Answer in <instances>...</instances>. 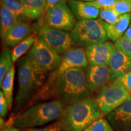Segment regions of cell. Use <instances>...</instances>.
Here are the masks:
<instances>
[{
    "mask_svg": "<svg viewBox=\"0 0 131 131\" xmlns=\"http://www.w3.org/2000/svg\"><path fill=\"white\" fill-rule=\"evenodd\" d=\"M84 68L70 69L56 78L49 77L45 84L35 95L37 99L57 100L67 107L86 98H92Z\"/></svg>",
    "mask_w": 131,
    "mask_h": 131,
    "instance_id": "cell-1",
    "label": "cell"
},
{
    "mask_svg": "<svg viewBox=\"0 0 131 131\" xmlns=\"http://www.w3.org/2000/svg\"><path fill=\"white\" fill-rule=\"evenodd\" d=\"M46 73L38 68L27 55L18 61V89L15 97V112L22 109L43 86Z\"/></svg>",
    "mask_w": 131,
    "mask_h": 131,
    "instance_id": "cell-2",
    "label": "cell"
},
{
    "mask_svg": "<svg viewBox=\"0 0 131 131\" xmlns=\"http://www.w3.org/2000/svg\"><path fill=\"white\" fill-rule=\"evenodd\" d=\"M101 117L96 99L92 97L66 107L60 121L65 131H83Z\"/></svg>",
    "mask_w": 131,
    "mask_h": 131,
    "instance_id": "cell-3",
    "label": "cell"
},
{
    "mask_svg": "<svg viewBox=\"0 0 131 131\" xmlns=\"http://www.w3.org/2000/svg\"><path fill=\"white\" fill-rule=\"evenodd\" d=\"M65 106L58 100L39 103L30 106L17 115L14 125L16 128H34L60 118Z\"/></svg>",
    "mask_w": 131,
    "mask_h": 131,
    "instance_id": "cell-4",
    "label": "cell"
},
{
    "mask_svg": "<svg viewBox=\"0 0 131 131\" xmlns=\"http://www.w3.org/2000/svg\"><path fill=\"white\" fill-rule=\"evenodd\" d=\"M70 34L76 46L86 48L108 39L103 21L100 19L78 20Z\"/></svg>",
    "mask_w": 131,
    "mask_h": 131,
    "instance_id": "cell-5",
    "label": "cell"
},
{
    "mask_svg": "<svg viewBox=\"0 0 131 131\" xmlns=\"http://www.w3.org/2000/svg\"><path fill=\"white\" fill-rule=\"evenodd\" d=\"M95 99L101 115L105 117L123 103L131 100V94L115 80L104 86L98 92Z\"/></svg>",
    "mask_w": 131,
    "mask_h": 131,
    "instance_id": "cell-6",
    "label": "cell"
},
{
    "mask_svg": "<svg viewBox=\"0 0 131 131\" xmlns=\"http://www.w3.org/2000/svg\"><path fill=\"white\" fill-rule=\"evenodd\" d=\"M27 56L38 68L46 73L57 69L62 60L61 55L46 45L38 37L29 50Z\"/></svg>",
    "mask_w": 131,
    "mask_h": 131,
    "instance_id": "cell-7",
    "label": "cell"
},
{
    "mask_svg": "<svg viewBox=\"0 0 131 131\" xmlns=\"http://www.w3.org/2000/svg\"><path fill=\"white\" fill-rule=\"evenodd\" d=\"M41 20L42 23L38 24L66 32H71L77 23L66 0H62L49 10Z\"/></svg>",
    "mask_w": 131,
    "mask_h": 131,
    "instance_id": "cell-8",
    "label": "cell"
},
{
    "mask_svg": "<svg viewBox=\"0 0 131 131\" xmlns=\"http://www.w3.org/2000/svg\"><path fill=\"white\" fill-rule=\"evenodd\" d=\"M36 27V32L39 38L60 55H64L76 46L70 34L68 32L51 28L40 24L37 25Z\"/></svg>",
    "mask_w": 131,
    "mask_h": 131,
    "instance_id": "cell-9",
    "label": "cell"
},
{
    "mask_svg": "<svg viewBox=\"0 0 131 131\" xmlns=\"http://www.w3.org/2000/svg\"><path fill=\"white\" fill-rule=\"evenodd\" d=\"M89 66L86 51L83 47H73L62 56L61 63L57 69L52 71L50 77L56 78L72 68H86Z\"/></svg>",
    "mask_w": 131,
    "mask_h": 131,
    "instance_id": "cell-10",
    "label": "cell"
},
{
    "mask_svg": "<svg viewBox=\"0 0 131 131\" xmlns=\"http://www.w3.org/2000/svg\"><path fill=\"white\" fill-rule=\"evenodd\" d=\"M85 73L88 87L92 92H100L111 81V71L107 65H89Z\"/></svg>",
    "mask_w": 131,
    "mask_h": 131,
    "instance_id": "cell-11",
    "label": "cell"
},
{
    "mask_svg": "<svg viewBox=\"0 0 131 131\" xmlns=\"http://www.w3.org/2000/svg\"><path fill=\"white\" fill-rule=\"evenodd\" d=\"M116 49L112 42L106 41L90 46L85 49L89 65H107Z\"/></svg>",
    "mask_w": 131,
    "mask_h": 131,
    "instance_id": "cell-12",
    "label": "cell"
},
{
    "mask_svg": "<svg viewBox=\"0 0 131 131\" xmlns=\"http://www.w3.org/2000/svg\"><path fill=\"white\" fill-rule=\"evenodd\" d=\"M107 119L117 131H131V100L123 103L109 114Z\"/></svg>",
    "mask_w": 131,
    "mask_h": 131,
    "instance_id": "cell-13",
    "label": "cell"
},
{
    "mask_svg": "<svg viewBox=\"0 0 131 131\" xmlns=\"http://www.w3.org/2000/svg\"><path fill=\"white\" fill-rule=\"evenodd\" d=\"M1 5L10 10L16 15L20 21H32L41 19L45 13L34 9L19 0H0Z\"/></svg>",
    "mask_w": 131,
    "mask_h": 131,
    "instance_id": "cell-14",
    "label": "cell"
},
{
    "mask_svg": "<svg viewBox=\"0 0 131 131\" xmlns=\"http://www.w3.org/2000/svg\"><path fill=\"white\" fill-rule=\"evenodd\" d=\"M111 81L117 80L131 69V58L116 48L108 64Z\"/></svg>",
    "mask_w": 131,
    "mask_h": 131,
    "instance_id": "cell-15",
    "label": "cell"
},
{
    "mask_svg": "<svg viewBox=\"0 0 131 131\" xmlns=\"http://www.w3.org/2000/svg\"><path fill=\"white\" fill-rule=\"evenodd\" d=\"M34 32V27L29 23L19 21L9 30L3 41L8 46L14 47Z\"/></svg>",
    "mask_w": 131,
    "mask_h": 131,
    "instance_id": "cell-16",
    "label": "cell"
},
{
    "mask_svg": "<svg viewBox=\"0 0 131 131\" xmlns=\"http://www.w3.org/2000/svg\"><path fill=\"white\" fill-rule=\"evenodd\" d=\"M68 4L78 20L95 19L99 16L100 9L90 2L69 0Z\"/></svg>",
    "mask_w": 131,
    "mask_h": 131,
    "instance_id": "cell-17",
    "label": "cell"
},
{
    "mask_svg": "<svg viewBox=\"0 0 131 131\" xmlns=\"http://www.w3.org/2000/svg\"><path fill=\"white\" fill-rule=\"evenodd\" d=\"M131 22V14L119 16L116 23L110 24L103 22L107 38L112 41H117L124 35Z\"/></svg>",
    "mask_w": 131,
    "mask_h": 131,
    "instance_id": "cell-18",
    "label": "cell"
},
{
    "mask_svg": "<svg viewBox=\"0 0 131 131\" xmlns=\"http://www.w3.org/2000/svg\"><path fill=\"white\" fill-rule=\"evenodd\" d=\"M18 18L10 10L1 5L0 8V34L3 40L7 35L9 30L17 23Z\"/></svg>",
    "mask_w": 131,
    "mask_h": 131,
    "instance_id": "cell-19",
    "label": "cell"
},
{
    "mask_svg": "<svg viewBox=\"0 0 131 131\" xmlns=\"http://www.w3.org/2000/svg\"><path fill=\"white\" fill-rule=\"evenodd\" d=\"M37 37V33L35 31L30 36L26 38L25 40L14 47L12 50V60L13 63L18 61L21 57L25 54L31 47H32Z\"/></svg>",
    "mask_w": 131,
    "mask_h": 131,
    "instance_id": "cell-20",
    "label": "cell"
},
{
    "mask_svg": "<svg viewBox=\"0 0 131 131\" xmlns=\"http://www.w3.org/2000/svg\"><path fill=\"white\" fill-rule=\"evenodd\" d=\"M15 75V68L13 66L12 68L6 75L1 84V91H3L5 97L7 100L9 104V109H11L13 103V91H14V83Z\"/></svg>",
    "mask_w": 131,
    "mask_h": 131,
    "instance_id": "cell-21",
    "label": "cell"
},
{
    "mask_svg": "<svg viewBox=\"0 0 131 131\" xmlns=\"http://www.w3.org/2000/svg\"><path fill=\"white\" fill-rule=\"evenodd\" d=\"M12 60V51L9 48H5L0 56V85L3 80L13 66Z\"/></svg>",
    "mask_w": 131,
    "mask_h": 131,
    "instance_id": "cell-22",
    "label": "cell"
},
{
    "mask_svg": "<svg viewBox=\"0 0 131 131\" xmlns=\"http://www.w3.org/2000/svg\"><path fill=\"white\" fill-rule=\"evenodd\" d=\"M100 19L107 24H114L118 19L119 15L114 10L110 8L100 9L99 14Z\"/></svg>",
    "mask_w": 131,
    "mask_h": 131,
    "instance_id": "cell-23",
    "label": "cell"
},
{
    "mask_svg": "<svg viewBox=\"0 0 131 131\" xmlns=\"http://www.w3.org/2000/svg\"><path fill=\"white\" fill-rule=\"evenodd\" d=\"M90 131H114L111 124L104 118L97 119L89 127Z\"/></svg>",
    "mask_w": 131,
    "mask_h": 131,
    "instance_id": "cell-24",
    "label": "cell"
},
{
    "mask_svg": "<svg viewBox=\"0 0 131 131\" xmlns=\"http://www.w3.org/2000/svg\"><path fill=\"white\" fill-rule=\"evenodd\" d=\"M119 16L122 15L130 14L131 1L130 0H119L112 8Z\"/></svg>",
    "mask_w": 131,
    "mask_h": 131,
    "instance_id": "cell-25",
    "label": "cell"
},
{
    "mask_svg": "<svg viewBox=\"0 0 131 131\" xmlns=\"http://www.w3.org/2000/svg\"><path fill=\"white\" fill-rule=\"evenodd\" d=\"M116 48L131 58V40L122 37L115 43Z\"/></svg>",
    "mask_w": 131,
    "mask_h": 131,
    "instance_id": "cell-26",
    "label": "cell"
},
{
    "mask_svg": "<svg viewBox=\"0 0 131 131\" xmlns=\"http://www.w3.org/2000/svg\"><path fill=\"white\" fill-rule=\"evenodd\" d=\"M20 131H65L61 122H58L41 127H34V128L22 129Z\"/></svg>",
    "mask_w": 131,
    "mask_h": 131,
    "instance_id": "cell-27",
    "label": "cell"
},
{
    "mask_svg": "<svg viewBox=\"0 0 131 131\" xmlns=\"http://www.w3.org/2000/svg\"><path fill=\"white\" fill-rule=\"evenodd\" d=\"M32 9L45 13L46 6V0H19Z\"/></svg>",
    "mask_w": 131,
    "mask_h": 131,
    "instance_id": "cell-28",
    "label": "cell"
},
{
    "mask_svg": "<svg viewBox=\"0 0 131 131\" xmlns=\"http://www.w3.org/2000/svg\"><path fill=\"white\" fill-rule=\"evenodd\" d=\"M119 0H95L93 2H90L92 4L100 9L112 8Z\"/></svg>",
    "mask_w": 131,
    "mask_h": 131,
    "instance_id": "cell-29",
    "label": "cell"
},
{
    "mask_svg": "<svg viewBox=\"0 0 131 131\" xmlns=\"http://www.w3.org/2000/svg\"><path fill=\"white\" fill-rule=\"evenodd\" d=\"M117 80L122 83L129 92H131V69L117 78Z\"/></svg>",
    "mask_w": 131,
    "mask_h": 131,
    "instance_id": "cell-30",
    "label": "cell"
},
{
    "mask_svg": "<svg viewBox=\"0 0 131 131\" xmlns=\"http://www.w3.org/2000/svg\"><path fill=\"white\" fill-rule=\"evenodd\" d=\"M9 109L7 101L5 97L3 91H0V115L1 117H5Z\"/></svg>",
    "mask_w": 131,
    "mask_h": 131,
    "instance_id": "cell-31",
    "label": "cell"
},
{
    "mask_svg": "<svg viewBox=\"0 0 131 131\" xmlns=\"http://www.w3.org/2000/svg\"><path fill=\"white\" fill-rule=\"evenodd\" d=\"M62 0H46V6L45 8V14L48 12L50 9L53 7L55 5H57Z\"/></svg>",
    "mask_w": 131,
    "mask_h": 131,
    "instance_id": "cell-32",
    "label": "cell"
},
{
    "mask_svg": "<svg viewBox=\"0 0 131 131\" xmlns=\"http://www.w3.org/2000/svg\"><path fill=\"white\" fill-rule=\"evenodd\" d=\"M123 37L129 39V40H131V24L130 26H129L128 29H127L126 31L124 33Z\"/></svg>",
    "mask_w": 131,
    "mask_h": 131,
    "instance_id": "cell-33",
    "label": "cell"
},
{
    "mask_svg": "<svg viewBox=\"0 0 131 131\" xmlns=\"http://www.w3.org/2000/svg\"><path fill=\"white\" fill-rule=\"evenodd\" d=\"M1 131H20L18 130V129L16 128L15 127H6L1 129Z\"/></svg>",
    "mask_w": 131,
    "mask_h": 131,
    "instance_id": "cell-34",
    "label": "cell"
},
{
    "mask_svg": "<svg viewBox=\"0 0 131 131\" xmlns=\"http://www.w3.org/2000/svg\"><path fill=\"white\" fill-rule=\"evenodd\" d=\"M77 1H84V2H93V1H95V0H77Z\"/></svg>",
    "mask_w": 131,
    "mask_h": 131,
    "instance_id": "cell-35",
    "label": "cell"
},
{
    "mask_svg": "<svg viewBox=\"0 0 131 131\" xmlns=\"http://www.w3.org/2000/svg\"><path fill=\"white\" fill-rule=\"evenodd\" d=\"M1 127L2 128V127H3V126H4V120L3 119V118L1 117Z\"/></svg>",
    "mask_w": 131,
    "mask_h": 131,
    "instance_id": "cell-36",
    "label": "cell"
},
{
    "mask_svg": "<svg viewBox=\"0 0 131 131\" xmlns=\"http://www.w3.org/2000/svg\"><path fill=\"white\" fill-rule=\"evenodd\" d=\"M83 131H90V130H89V127H88V128H86V129H84V130H83Z\"/></svg>",
    "mask_w": 131,
    "mask_h": 131,
    "instance_id": "cell-37",
    "label": "cell"
},
{
    "mask_svg": "<svg viewBox=\"0 0 131 131\" xmlns=\"http://www.w3.org/2000/svg\"><path fill=\"white\" fill-rule=\"evenodd\" d=\"M130 1H131V0H130Z\"/></svg>",
    "mask_w": 131,
    "mask_h": 131,
    "instance_id": "cell-38",
    "label": "cell"
},
{
    "mask_svg": "<svg viewBox=\"0 0 131 131\" xmlns=\"http://www.w3.org/2000/svg\"><path fill=\"white\" fill-rule=\"evenodd\" d=\"M130 24H131V22H130Z\"/></svg>",
    "mask_w": 131,
    "mask_h": 131,
    "instance_id": "cell-39",
    "label": "cell"
}]
</instances>
